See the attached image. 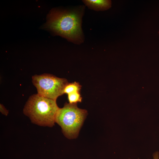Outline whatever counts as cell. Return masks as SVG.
<instances>
[{
  "mask_svg": "<svg viewBox=\"0 0 159 159\" xmlns=\"http://www.w3.org/2000/svg\"><path fill=\"white\" fill-rule=\"evenodd\" d=\"M85 7L81 6L69 9H54L47 16L45 27L74 44L84 41L82 21Z\"/></svg>",
  "mask_w": 159,
  "mask_h": 159,
  "instance_id": "cell-1",
  "label": "cell"
},
{
  "mask_svg": "<svg viewBox=\"0 0 159 159\" xmlns=\"http://www.w3.org/2000/svg\"><path fill=\"white\" fill-rule=\"evenodd\" d=\"M56 100L38 94L30 96L23 109V113L31 122L41 126L52 127L59 109Z\"/></svg>",
  "mask_w": 159,
  "mask_h": 159,
  "instance_id": "cell-2",
  "label": "cell"
},
{
  "mask_svg": "<svg viewBox=\"0 0 159 159\" xmlns=\"http://www.w3.org/2000/svg\"><path fill=\"white\" fill-rule=\"evenodd\" d=\"M87 114V111L79 108L77 104L66 103L62 108H59L55 122L61 126L66 137L75 138L77 136Z\"/></svg>",
  "mask_w": 159,
  "mask_h": 159,
  "instance_id": "cell-3",
  "label": "cell"
},
{
  "mask_svg": "<svg viewBox=\"0 0 159 159\" xmlns=\"http://www.w3.org/2000/svg\"><path fill=\"white\" fill-rule=\"evenodd\" d=\"M32 82L37 88V94L55 100L64 94V88L68 83L65 78L48 74H36L32 77Z\"/></svg>",
  "mask_w": 159,
  "mask_h": 159,
  "instance_id": "cell-4",
  "label": "cell"
},
{
  "mask_svg": "<svg viewBox=\"0 0 159 159\" xmlns=\"http://www.w3.org/2000/svg\"><path fill=\"white\" fill-rule=\"evenodd\" d=\"M83 2L89 9L96 11H104L111 6V1L106 0H84Z\"/></svg>",
  "mask_w": 159,
  "mask_h": 159,
  "instance_id": "cell-5",
  "label": "cell"
},
{
  "mask_svg": "<svg viewBox=\"0 0 159 159\" xmlns=\"http://www.w3.org/2000/svg\"><path fill=\"white\" fill-rule=\"evenodd\" d=\"M81 86L76 82L71 83H68L65 87L63 93L67 95L74 92H80Z\"/></svg>",
  "mask_w": 159,
  "mask_h": 159,
  "instance_id": "cell-6",
  "label": "cell"
},
{
  "mask_svg": "<svg viewBox=\"0 0 159 159\" xmlns=\"http://www.w3.org/2000/svg\"><path fill=\"white\" fill-rule=\"evenodd\" d=\"M68 99L70 104H77L82 101V98L79 92H76L68 95Z\"/></svg>",
  "mask_w": 159,
  "mask_h": 159,
  "instance_id": "cell-7",
  "label": "cell"
},
{
  "mask_svg": "<svg viewBox=\"0 0 159 159\" xmlns=\"http://www.w3.org/2000/svg\"><path fill=\"white\" fill-rule=\"evenodd\" d=\"M0 111L2 114L6 116H7L9 113V111L1 104L0 105Z\"/></svg>",
  "mask_w": 159,
  "mask_h": 159,
  "instance_id": "cell-8",
  "label": "cell"
},
{
  "mask_svg": "<svg viewBox=\"0 0 159 159\" xmlns=\"http://www.w3.org/2000/svg\"><path fill=\"white\" fill-rule=\"evenodd\" d=\"M153 159H159V152L156 151L153 155Z\"/></svg>",
  "mask_w": 159,
  "mask_h": 159,
  "instance_id": "cell-9",
  "label": "cell"
},
{
  "mask_svg": "<svg viewBox=\"0 0 159 159\" xmlns=\"http://www.w3.org/2000/svg\"><path fill=\"white\" fill-rule=\"evenodd\" d=\"M130 159V158H128V159ZM138 159H140L138 158Z\"/></svg>",
  "mask_w": 159,
  "mask_h": 159,
  "instance_id": "cell-10",
  "label": "cell"
}]
</instances>
